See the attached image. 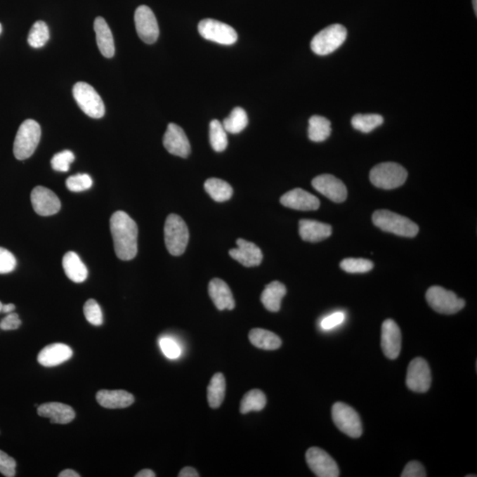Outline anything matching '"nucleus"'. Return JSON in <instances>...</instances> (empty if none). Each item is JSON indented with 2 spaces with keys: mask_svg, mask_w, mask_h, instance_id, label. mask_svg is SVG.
I'll list each match as a JSON object with an SVG mask.
<instances>
[{
  "mask_svg": "<svg viewBox=\"0 0 477 477\" xmlns=\"http://www.w3.org/2000/svg\"><path fill=\"white\" fill-rule=\"evenodd\" d=\"M250 342L256 348L263 350H276L282 345L279 336L263 329H253L249 334Z\"/></svg>",
  "mask_w": 477,
  "mask_h": 477,
  "instance_id": "28",
  "label": "nucleus"
},
{
  "mask_svg": "<svg viewBox=\"0 0 477 477\" xmlns=\"http://www.w3.org/2000/svg\"><path fill=\"white\" fill-rule=\"evenodd\" d=\"M381 348L384 355L390 360H396L401 350V332L399 326L392 319H387L382 325Z\"/></svg>",
  "mask_w": 477,
  "mask_h": 477,
  "instance_id": "17",
  "label": "nucleus"
},
{
  "mask_svg": "<svg viewBox=\"0 0 477 477\" xmlns=\"http://www.w3.org/2000/svg\"><path fill=\"white\" fill-rule=\"evenodd\" d=\"M15 459L10 457L5 452L0 450V473L6 477L15 476L16 473Z\"/></svg>",
  "mask_w": 477,
  "mask_h": 477,
  "instance_id": "42",
  "label": "nucleus"
},
{
  "mask_svg": "<svg viewBox=\"0 0 477 477\" xmlns=\"http://www.w3.org/2000/svg\"><path fill=\"white\" fill-rule=\"evenodd\" d=\"M332 420L343 433L353 438H358L362 434V421L358 413L353 407L343 403L334 405L332 410Z\"/></svg>",
  "mask_w": 477,
  "mask_h": 477,
  "instance_id": "9",
  "label": "nucleus"
},
{
  "mask_svg": "<svg viewBox=\"0 0 477 477\" xmlns=\"http://www.w3.org/2000/svg\"><path fill=\"white\" fill-rule=\"evenodd\" d=\"M348 30L341 24H332L318 32L311 43V50L320 56L334 53L344 44Z\"/></svg>",
  "mask_w": 477,
  "mask_h": 477,
  "instance_id": "6",
  "label": "nucleus"
},
{
  "mask_svg": "<svg viewBox=\"0 0 477 477\" xmlns=\"http://www.w3.org/2000/svg\"><path fill=\"white\" fill-rule=\"evenodd\" d=\"M16 266L15 256L9 250L0 247V274L12 273Z\"/></svg>",
  "mask_w": 477,
  "mask_h": 477,
  "instance_id": "41",
  "label": "nucleus"
},
{
  "mask_svg": "<svg viewBox=\"0 0 477 477\" xmlns=\"http://www.w3.org/2000/svg\"><path fill=\"white\" fill-rule=\"evenodd\" d=\"M2 33V25L1 23H0V35H1Z\"/></svg>",
  "mask_w": 477,
  "mask_h": 477,
  "instance_id": "53",
  "label": "nucleus"
},
{
  "mask_svg": "<svg viewBox=\"0 0 477 477\" xmlns=\"http://www.w3.org/2000/svg\"><path fill=\"white\" fill-rule=\"evenodd\" d=\"M407 386L414 393H426L431 384L430 366L424 359L414 358L408 365Z\"/></svg>",
  "mask_w": 477,
  "mask_h": 477,
  "instance_id": "11",
  "label": "nucleus"
},
{
  "mask_svg": "<svg viewBox=\"0 0 477 477\" xmlns=\"http://www.w3.org/2000/svg\"><path fill=\"white\" fill-rule=\"evenodd\" d=\"M374 263L363 259H346L341 263V268L348 273H366L372 270Z\"/></svg>",
  "mask_w": 477,
  "mask_h": 477,
  "instance_id": "37",
  "label": "nucleus"
},
{
  "mask_svg": "<svg viewBox=\"0 0 477 477\" xmlns=\"http://www.w3.org/2000/svg\"><path fill=\"white\" fill-rule=\"evenodd\" d=\"M84 312L86 319L89 324L99 326L103 324V313L100 306L93 299L86 301L84 307Z\"/></svg>",
  "mask_w": 477,
  "mask_h": 477,
  "instance_id": "39",
  "label": "nucleus"
},
{
  "mask_svg": "<svg viewBox=\"0 0 477 477\" xmlns=\"http://www.w3.org/2000/svg\"><path fill=\"white\" fill-rule=\"evenodd\" d=\"M72 356H73V350L70 346L61 344V343H55L41 350L37 356V361L41 365L51 368V367L58 366L68 361Z\"/></svg>",
  "mask_w": 477,
  "mask_h": 477,
  "instance_id": "21",
  "label": "nucleus"
},
{
  "mask_svg": "<svg viewBox=\"0 0 477 477\" xmlns=\"http://www.w3.org/2000/svg\"><path fill=\"white\" fill-rule=\"evenodd\" d=\"M248 115L244 109L235 107L230 113L228 118L223 122V126L226 132L231 133H239L243 131L248 126Z\"/></svg>",
  "mask_w": 477,
  "mask_h": 477,
  "instance_id": "32",
  "label": "nucleus"
},
{
  "mask_svg": "<svg viewBox=\"0 0 477 477\" xmlns=\"http://www.w3.org/2000/svg\"><path fill=\"white\" fill-rule=\"evenodd\" d=\"M163 144L168 152L171 155L186 159L191 152L190 141L186 133L180 126L170 123L164 133Z\"/></svg>",
  "mask_w": 477,
  "mask_h": 477,
  "instance_id": "14",
  "label": "nucleus"
},
{
  "mask_svg": "<svg viewBox=\"0 0 477 477\" xmlns=\"http://www.w3.org/2000/svg\"><path fill=\"white\" fill-rule=\"evenodd\" d=\"M73 94L79 107L86 115L93 119L104 117L105 108L100 96L91 85L79 81L74 86Z\"/></svg>",
  "mask_w": 477,
  "mask_h": 477,
  "instance_id": "7",
  "label": "nucleus"
},
{
  "mask_svg": "<svg viewBox=\"0 0 477 477\" xmlns=\"http://www.w3.org/2000/svg\"><path fill=\"white\" fill-rule=\"evenodd\" d=\"M208 403L211 408L221 406L226 396V379L222 373H216L208 386Z\"/></svg>",
  "mask_w": 477,
  "mask_h": 477,
  "instance_id": "30",
  "label": "nucleus"
},
{
  "mask_svg": "<svg viewBox=\"0 0 477 477\" xmlns=\"http://www.w3.org/2000/svg\"><path fill=\"white\" fill-rule=\"evenodd\" d=\"M37 414L50 419L51 424H67L75 418L73 407L60 403H44L37 408Z\"/></svg>",
  "mask_w": 477,
  "mask_h": 477,
  "instance_id": "20",
  "label": "nucleus"
},
{
  "mask_svg": "<svg viewBox=\"0 0 477 477\" xmlns=\"http://www.w3.org/2000/svg\"><path fill=\"white\" fill-rule=\"evenodd\" d=\"M407 171L400 164L386 162L377 164L370 171V178L374 186L382 190H393L406 183Z\"/></svg>",
  "mask_w": 477,
  "mask_h": 477,
  "instance_id": "5",
  "label": "nucleus"
},
{
  "mask_svg": "<svg viewBox=\"0 0 477 477\" xmlns=\"http://www.w3.org/2000/svg\"><path fill=\"white\" fill-rule=\"evenodd\" d=\"M63 269L68 279L75 283L84 282L88 277V269L80 256L74 252H67L63 257Z\"/></svg>",
  "mask_w": 477,
  "mask_h": 477,
  "instance_id": "27",
  "label": "nucleus"
},
{
  "mask_svg": "<svg viewBox=\"0 0 477 477\" xmlns=\"http://www.w3.org/2000/svg\"><path fill=\"white\" fill-rule=\"evenodd\" d=\"M20 325H22V321L20 320L18 314L12 312L0 322V329H2L3 331L16 330Z\"/></svg>",
  "mask_w": 477,
  "mask_h": 477,
  "instance_id": "46",
  "label": "nucleus"
},
{
  "mask_svg": "<svg viewBox=\"0 0 477 477\" xmlns=\"http://www.w3.org/2000/svg\"><path fill=\"white\" fill-rule=\"evenodd\" d=\"M308 468L318 477H338L339 469L337 463L321 448L311 447L306 452Z\"/></svg>",
  "mask_w": 477,
  "mask_h": 477,
  "instance_id": "13",
  "label": "nucleus"
},
{
  "mask_svg": "<svg viewBox=\"0 0 477 477\" xmlns=\"http://www.w3.org/2000/svg\"><path fill=\"white\" fill-rule=\"evenodd\" d=\"M3 306H4V304H3L1 301H0V313H2Z\"/></svg>",
  "mask_w": 477,
  "mask_h": 477,
  "instance_id": "52",
  "label": "nucleus"
},
{
  "mask_svg": "<svg viewBox=\"0 0 477 477\" xmlns=\"http://www.w3.org/2000/svg\"><path fill=\"white\" fill-rule=\"evenodd\" d=\"M312 186L332 202H343L348 197L345 184L332 174H322L312 181Z\"/></svg>",
  "mask_w": 477,
  "mask_h": 477,
  "instance_id": "15",
  "label": "nucleus"
},
{
  "mask_svg": "<svg viewBox=\"0 0 477 477\" xmlns=\"http://www.w3.org/2000/svg\"><path fill=\"white\" fill-rule=\"evenodd\" d=\"M41 128L33 119H27L20 125L13 143V154L18 160L32 157L40 142Z\"/></svg>",
  "mask_w": 477,
  "mask_h": 477,
  "instance_id": "4",
  "label": "nucleus"
},
{
  "mask_svg": "<svg viewBox=\"0 0 477 477\" xmlns=\"http://www.w3.org/2000/svg\"><path fill=\"white\" fill-rule=\"evenodd\" d=\"M159 346L164 355H166L167 358L174 360L177 359L178 357L181 355V348L174 339L169 338L161 339Z\"/></svg>",
  "mask_w": 477,
  "mask_h": 477,
  "instance_id": "43",
  "label": "nucleus"
},
{
  "mask_svg": "<svg viewBox=\"0 0 477 477\" xmlns=\"http://www.w3.org/2000/svg\"><path fill=\"white\" fill-rule=\"evenodd\" d=\"M137 34L144 43L152 44L159 37V23L152 10L147 6H140L135 13Z\"/></svg>",
  "mask_w": 477,
  "mask_h": 477,
  "instance_id": "12",
  "label": "nucleus"
},
{
  "mask_svg": "<svg viewBox=\"0 0 477 477\" xmlns=\"http://www.w3.org/2000/svg\"><path fill=\"white\" fill-rule=\"evenodd\" d=\"M74 153L70 150H63V152H58L51 159V166L53 170L61 171V173H66L70 171V164L74 161Z\"/></svg>",
  "mask_w": 477,
  "mask_h": 477,
  "instance_id": "40",
  "label": "nucleus"
},
{
  "mask_svg": "<svg viewBox=\"0 0 477 477\" xmlns=\"http://www.w3.org/2000/svg\"><path fill=\"white\" fill-rule=\"evenodd\" d=\"M49 39L50 32L47 24L42 20L34 23L27 37V43L30 46L33 48H41L46 46Z\"/></svg>",
  "mask_w": 477,
  "mask_h": 477,
  "instance_id": "36",
  "label": "nucleus"
},
{
  "mask_svg": "<svg viewBox=\"0 0 477 477\" xmlns=\"http://www.w3.org/2000/svg\"><path fill=\"white\" fill-rule=\"evenodd\" d=\"M190 241V232L183 218L176 214L168 216L164 224V242L171 255L181 256Z\"/></svg>",
  "mask_w": 477,
  "mask_h": 477,
  "instance_id": "3",
  "label": "nucleus"
},
{
  "mask_svg": "<svg viewBox=\"0 0 477 477\" xmlns=\"http://www.w3.org/2000/svg\"><path fill=\"white\" fill-rule=\"evenodd\" d=\"M266 396L262 391L254 389L247 393L242 400L240 411L242 414H248L252 411L263 410L266 406Z\"/></svg>",
  "mask_w": 477,
  "mask_h": 477,
  "instance_id": "33",
  "label": "nucleus"
},
{
  "mask_svg": "<svg viewBox=\"0 0 477 477\" xmlns=\"http://www.w3.org/2000/svg\"><path fill=\"white\" fill-rule=\"evenodd\" d=\"M345 313L339 311L335 313L328 315V317L322 319L321 322V327L325 331L332 330L337 326L341 325L345 321Z\"/></svg>",
  "mask_w": 477,
  "mask_h": 477,
  "instance_id": "44",
  "label": "nucleus"
},
{
  "mask_svg": "<svg viewBox=\"0 0 477 477\" xmlns=\"http://www.w3.org/2000/svg\"><path fill=\"white\" fill-rule=\"evenodd\" d=\"M32 206L37 214L47 217L58 214L61 202L56 194L44 187H36L32 192Z\"/></svg>",
  "mask_w": 477,
  "mask_h": 477,
  "instance_id": "16",
  "label": "nucleus"
},
{
  "mask_svg": "<svg viewBox=\"0 0 477 477\" xmlns=\"http://www.w3.org/2000/svg\"><path fill=\"white\" fill-rule=\"evenodd\" d=\"M156 473L150 469H143L136 473V477H155Z\"/></svg>",
  "mask_w": 477,
  "mask_h": 477,
  "instance_id": "49",
  "label": "nucleus"
},
{
  "mask_svg": "<svg viewBox=\"0 0 477 477\" xmlns=\"http://www.w3.org/2000/svg\"><path fill=\"white\" fill-rule=\"evenodd\" d=\"M178 477H199V473L192 466H186L181 470L180 473L178 475Z\"/></svg>",
  "mask_w": 477,
  "mask_h": 477,
  "instance_id": "47",
  "label": "nucleus"
},
{
  "mask_svg": "<svg viewBox=\"0 0 477 477\" xmlns=\"http://www.w3.org/2000/svg\"><path fill=\"white\" fill-rule=\"evenodd\" d=\"M353 128L362 133H370L383 124L384 118L379 115H356L352 118Z\"/></svg>",
  "mask_w": 477,
  "mask_h": 477,
  "instance_id": "34",
  "label": "nucleus"
},
{
  "mask_svg": "<svg viewBox=\"0 0 477 477\" xmlns=\"http://www.w3.org/2000/svg\"><path fill=\"white\" fill-rule=\"evenodd\" d=\"M210 143L212 149L217 152H222L228 144V135L222 123L214 119L210 124Z\"/></svg>",
  "mask_w": 477,
  "mask_h": 477,
  "instance_id": "35",
  "label": "nucleus"
},
{
  "mask_svg": "<svg viewBox=\"0 0 477 477\" xmlns=\"http://www.w3.org/2000/svg\"><path fill=\"white\" fill-rule=\"evenodd\" d=\"M97 400L103 407L118 410L131 406L135 398L124 390H101L97 393Z\"/></svg>",
  "mask_w": 477,
  "mask_h": 477,
  "instance_id": "23",
  "label": "nucleus"
},
{
  "mask_svg": "<svg viewBox=\"0 0 477 477\" xmlns=\"http://www.w3.org/2000/svg\"><path fill=\"white\" fill-rule=\"evenodd\" d=\"M330 225L310 219H301L299 222L301 238L305 242H318L324 241L332 235Z\"/></svg>",
  "mask_w": 477,
  "mask_h": 477,
  "instance_id": "24",
  "label": "nucleus"
},
{
  "mask_svg": "<svg viewBox=\"0 0 477 477\" xmlns=\"http://www.w3.org/2000/svg\"><path fill=\"white\" fill-rule=\"evenodd\" d=\"M472 1L473 10H475V13L477 15V0H472Z\"/></svg>",
  "mask_w": 477,
  "mask_h": 477,
  "instance_id": "51",
  "label": "nucleus"
},
{
  "mask_svg": "<svg viewBox=\"0 0 477 477\" xmlns=\"http://www.w3.org/2000/svg\"><path fill=\"white\" fill-rule=\"evenodd\" d=\"M424 466L419 462H408L406 468L404 469L401 477H426Z\"/></svg>",
  "mask_w": 477,
  "mask_h": 477,
  "instance_id": "45",
  "label": "nucleus"
},
{
  "mask_svg": "<svg viewBox=\"0 0 477 477\" xmlns=\"http://www.w3.org/2000/svg\"><path fill=\"white\" fill-rule=\"evenodd\" d=\"M94 30L98 49L103 56L112 58L115 53V40L107 22L103 17H98L94 22Z\"/></svg>",
  "mask_w": 477,
  "mask_h": 477,
  "instance_id": "25",
  "label": "nucleus"
},
{
  "mask_svg": "<svg viewBox=\"0 0 477 477\" xmlns=\"http://www.w3.org/2000/svg\"><path fill=\"white\" fill-rule=\"evenodd\" d=\"M209 294L219 311H233L235 301L228 285L221 279H214L209 284Z\"/></svg>",
  "mask_w": 477,
  "mask_h": 477,
  "instance_id": "22",
  "label": "nucleus"
},
{
  "mask_svg": "<svg viewBox=\"0 0 477 477\" xmlns=\"http://www.w3.org/2000/svg\"><path fill=\"white\" fill-rule=\"evenodd\" d=\"M81 476L79 475L77 472L74 471V470L72 469H66L64 470V471L60 472V475H58V477H80Z\"/></svg>",
  "mask_w": 477,
  "mask_h": 477,
  "instance_id": "48",
  "label": "nucleus"
},
{
  "mask_svg": "<svg viewBox=\"0 0 477 477\" xmlns=\"http://www.w3.org/2000/svg\"><path fill=\"white\" fill-rule=\"evenodd\" d=\"M116 256L121 260L135 259L138 251V228L132 218L126 212L119 211L110 219Z\"/></svg>",
  "mask_w": 477,
  "mask_h": 477,
  "instance_id": "1",
  "label": "nucleus"
},
{
  "mask_svg": "<svg viewBox=\"0 0 477 477\" xmlns=\"http://www.w3.org/2000/svg\"><path fill=\"white\" fill-rule=\"evenodd\" d=\"M204 188L209 195L218 202L228 201L233 193V188L226 181L217 178L206 181Z\"/></svg>",
  "mask_w": 477,
  "mask_h": 477,
  "instance_id": "31",
  "label": "nucleus"
},
{
  "mask_svg": "<svg viewBox=\"0 0 477 477\" xmlns=\"http://www.w3.org/2000/svg\"><path fill=\"white\" fill-rule=\"evenodd\" d=\"M15 310V306L13 303L4 304V306H3L2 313H12V312Z\"/></svg>",
  "mask_w": 477,
  "mask_h": 477,
  "instance_id": "50",
  "label": "nucleus"
},
{
  "mask_svg": "<svg viewBox=\"0 0 477 477\" xmlns=\"http://www.w3.org/2000/svg\"><path fill=\"white\" fill-rule=\"evenodd\" d=\"M286 294L287 288L285 285L279 281H273L264 288L261 295V301L267 311L277 312L280 310L281 301Z\"/></svg>",
  "mask_w": 477,
  "mask_h": 477,
  "instance_id": "26",
  "label": "nucleus"
},
{
  "mask_svg": "<svg viewBox=\"0 0 477 477\" xmlns=\"http://www.w3.org/2000/svg\"><path fill=\"white\" fill-rule=\"evenodd\" d=\"M426 300L429 305L436 312L445 315L457 313L465 307V301L459 298L452 291L445 289L441 287H431L426 293Z\"/></svg>",
  "mask_w": 477,
  "mask_h": 477,
  "instance_id": "8",
  "label": "nucleus"
},
{
  "mask_svg": "<svg viewBox=\"0 0 477 477\" xmlns=\"http://www.w3.org/2000/svg\"><path fill=\"white\" fill-rule=\"evenodd\" d=\"M372 221L374 225L384 232L408 238H413L419 232L418 226L410 218L387 210L374 212Z\"/></svg>",
  "mask_w": 477,
  "mask_h": 477,
  "instance_id": "2",
  "label": "nucleus"
},
{
  "mask_svg": "<svg viewBox=\"0 0 477 477\" xmlns=\"http://www.w3.org/2000/svg\"><path fill=\"white\" fill-rule=\"evenodd\" d=\"M332 133L331 122L325 117L314 115L308 121V138L315 143L324 142Z\"/></svg>",
  "mask_w": 477,
  "mask_h": 477,
  "instance_id": "29",
  "label": "nucleus"
},
{
  "mask_svg": "<svg viewBox=\"0 0 477 477\" xmlns=\"http://www.w3.org/2000/svg\"><path fill=\"white\" fill-rule=\"evenodd\" d=\"M93 181L88 174L73 175L66 181L67 188L72 192H81L89 190Z\"/></svg>",
  "mask_w": 477,
  "mask_h": 477,
  "instance_id": "38",
  "label": "nucleus"
},
{
  "mask_svg": "<svg viewBox=\"0 0 477 477\" xmlns=\"http://www.w3.org/2000/svg\"><path fill=\"white\" fill-rule=\"evenodd\" d=\"M238 248L230 250L229 255L242 263L245 267H255L260 266L263 261L262 250L255 243L246 241V240H237Z\"/></svg>",
  "mask_w": 477,
  "mask_h": 477,
  "instance_id": "19",
  "label": "nucleus"
},
{
  "mask_svg": "<svg viewBox=\"0 0 477 477\" xmlns=\"http://www.w3.org/2000/svg\"><path fill=\"white\" fill-rule=\"evenodd\" d=\"M198 32L204 39L232 46L238 39L235 30L228 24L214 19H204L198 24Z\"/></svg>",
  "mask_w": 477,
  "mask_h": 477,
  "instance_id": "10",
  "label": "nucleus"
},
{
  "mask_svg": "<svg viewBox=\"0 0 477 477\" xmlns=\"http://www.w3.org/2000/svg\"><path fill=\"white\" fill-rule=\"evenodd\" d=\"M280 202L285 207L296 211H315L320 207L319 199L301 188L288 191L281 197Z\"/></svg>",
  "mask_w": 477,
  "mask_h": 477,
  "instance_id": "18",
  "label": "nucleus"
}]
</instances>
